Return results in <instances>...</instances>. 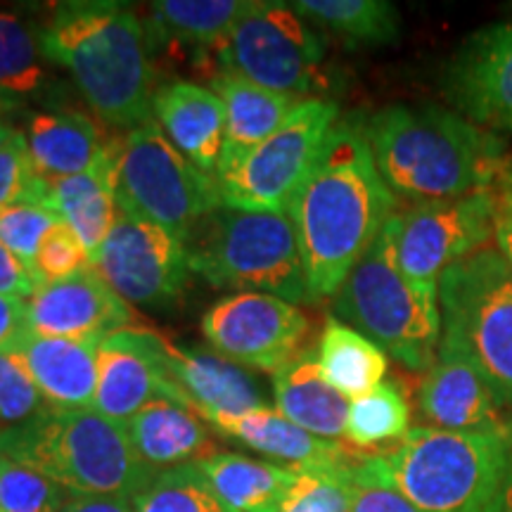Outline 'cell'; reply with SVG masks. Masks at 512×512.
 <instances>
[{
	"mask_svg": "<svg viewBox=\"0 0 512 512\" xmlns=\"http://www.w3.org/2000/svg\"><path fill=\"white\" fill-rule=\"evenodd\" d=\"M91 266V256L74 235V230L67 223H57L50 233L43 238L36 254V275L41 280V287L57 280L69 278V275L83 271Z\"/></svg>",
	"mask_w": 512,
	"mask_h": 512,
	"instance_id": "obj_41",
	"label": "cell"
},
{
	"mask_svg": "<svg viewBox=\"0 0 512 512\" xmlns=\"http://www.w3.org/2000/svg\"><path fill=\"white\" fill-rule=\"evenodd\" d=\"M67 498L48 477L0 456V512H60Z\"/></svg>",
	"mask_w": 512,
	"mask_h": 512,
	"instance_id": "obj_36",
	"label": "cell"
},
{
	"mask_svg": "<svg viewBox=\"0 0 512 512\" xmlns=\"http://www.w3.org/2000/svg\"><path fill=\"white\" fill-rule=\"evenodd\" d=\"M38 31L12 12H0V95H24L43 83Z\"/></svg>",
	"mask_w": 512,
	"mask_h": 512,
	"instance_id": "obj_33",
	"label": "cell"
},
{
	"mask_svg": "<svg viewBox=\"0 0 512 512\" xmlns=\"http://www.w3.org/2000/svg\"><path fill=\"white\" fill-rule=\"evenodd\" d=\"M91 266L131 306L176 302L192 273L181 240L124 209L91 256Z\"/></svg>",
	"mask_w": 512,
	"mask_h": 512,
	"instance_id": "obj_14",
	"label": "cell"
},
{
	"mask_svg": "<svg viewBox=\"0 0 512 512\" xmlns=\"http://www.w3.org/2000/svg\"><path fill=\"white\" fill-rule=\"evenodd\" d=\"M57 223H60V216L50 207H46V204H8V207H0V242L36 275L38 247H41L43 238H46Z\"/></svg>",
	"mask_w": 512,
	"mask_h": 512,
	"instance_id": "obj_37",
	"label": "cell"
},
{
	"mask_svg": "<svg viewBox=\"0 0 512 512\" xmlns=\"http://www.w3.org/2000/svg\"><path fill=\"white\" fill-rule=\"evenodd\" d=\"M382 463L422 512H486L512 470V427L451 432L413 427Z\"/></svg>",
	"mask_w": 512,
	"mask_h": 512,
	"instance_id": "obj_5",
	"label": "cell"
},
{
	"mask_svg": "<svg viewBox=\"0 0 512 512\" xmlns=\"http://www.w3.org/2000/svg\"><path fill=\"white\" fill-rule=\"evenodd\" d=\"M121 143L112 140L81 174L48 183V207L74 230L88 256L98 252L117 221Z\"/></svg>",
	"mask_w": 512,
	"mask_h": 512,
	"instance_id": "obj_21",
	"label": "cell"
},
{
	"mask_svg": "<svg viewBox=\"0 0 512 512\" xmlns=\"http://www.w3.org/2000/svg\"><path fill=\"white\" fill-rule=\"evenodd\" d=\"M162 366L181 401L209 425L271 408L254 375L219 351L176 344L162 335Z\"/></svg>",
	"mask_w": 512,
	"mask_h": 512,
	"instance_id": "obj_18",
	"label": "cell"
},
{
	"mask_svg": "<svg viewBox=\"0 0 512 512\" xmlns=\"http://www.w3.org/2000/svg\"><path fill=\"white\" fill-rule=\"evenodd\" d=\"M335 318L406 368L427 373L437 361L444 332L439 292L422 290L401 273L389 221L335 294Z\"/></svg>",
	"mask_w": 512,
	"mask_h": 512,
	"instance_id": "obj_7",
	"label": "cell"
},
{
	"mask_svg": "<svg viewBox=\"0 0 512 512\" xmlns=\"http://www.w3.org/2000/svg\"><path fill=\"white\" fill-rule=\"evenodd\" d=\"M337 121L335 100H299L273 136L219 178L223 207L287 214Z\"/></svg>",
	"mask_w": 512,
	"mask_h": 512,
	"instance_id": "obj_11",
	"label": "cell"
},
{
	"mask_svg": "<svg viewBox=\"0 0 512 512\" xmlns=\"http://www.w3.org/2000/svg\"><path fill=\"white\" fill-rule=\"evenodd\" d=\"M0 456L74 496L136 498L159 475L136 456L126 427L93 408H46L0 432Z\"/></svg>",
	"mask_w": 512,
	"mask_h": 512,
	"instance_id": "obj_4",
	"label": "cell"
},
{
	"mask_svg": "<svg viewBox=\"0 0 512 512\" xmlns=\"http://www.w3.org/2000/svg\"><path fill=\"white\" fill-rule=\"evenodd\" d=\"M418 406L437 430L498 432L512 427L505 420L508 406L496 389L448 344H439L437 361L422 377Z\"/></svg>",
	"mask_w": 512,
	"mask_h": 512,
	"instance_id": "obj_19",
	"label": "cell"
},
{
	"mask_svg": "<svg viewBox=\"0 0 512 512\" xmlns=\"http://www.w3.org/2000/svg\"><path fill=\"white\" fill-rule=\"evenodd\" d=\"M192 465L228 512H280L297 479V470L240 453H214Z\"/></svg>",
	"mask_w": 512,
	"mask_h": 512,
	"instance_id": "obj_28",
	"label": "cell"
},
{
	"mask_svg": "<svg viewBox=\"0 0 512 512\" xmlns=\"http://www.w3.org/2000/svg\"><path fill=\"white\" fill-rule=\"evenodd\" d=\"M494 200H496V211H503V214L512 216V155L503 159L501 171H498L494 188Z\"/></svg>",
	"mask_w": 512,
	"mask_h": 512,
	"instance_id": "obj_45",
	"label": "cell"
},
{
	"mask_svg": "<svg viewBox=\"0 0 512 512\" xmlns=\"http://www.w3.org/2000/svg\"><path fill=\"white\" fill-rule=\"evenodd\" d=\"M486 512H512V470L508 479H505L501 491H498L494 503L489 505V510Z\"/></svg>",
	"mask_w": 512,
	"mask_h": 512,
	"instance_id": "obj_47",
	"label": "cell"
},
{
	"mask_svg": "<svg viewBox=\"0 0 512 512\" xmlns=\"http://www.w3.org/2000/svg\"><path fill=\"white\" fill-rule=\"evenodd\" d=\"M351 512H422L392 484L380 456L351 467Z\"/></svg>",
	"mask_w": 512,
	"mask_h": 512,
	"instance_id": "obj_40",
	"label": "cell"
},
{
	"mask_svg": "<svg viewBox=\"0 0 512 512\" xmlns=\"http://www.w3.org/2000/svg\"><path fill=\"white\" fill-rule=\"evenodd\" d=\"M38 290H41V283L36 280V275L0 242V294L31 299Z\"/></svg>",
	"mask_w": 512,
	"mask_h": 512,
	"instance_id": "obj_42",
	"label": "cell"
},
{
	"mask_svg": "<svg viewBox=\"0 0 512 512\" xmlns=\"http://www.w3.org/2000/svg\"><path fill=\"white\" fill-rule=\"evenodd\" d=\"M287 214L311 299L335 297L396 214V197L377 171L363 119L337 121Z\"/></svg>",
	"mask_w": 512,
	"mask_h": 512,
	"instance_id": "obj_1",
	"label": "cell"
},
{
	"mask_svg": "<svg viewBox=\"0 0 512 512\" xmlns=\"http://www.w3.org/2000/svg\"><path fill=\"white\" fill-rule=\"evenodd\" d=\"M24 136L36 174L46 183L86 171L110 143L95 119L81 110L34 114Z\"/></svg>",
	"mask_w": 512,
	"mask_h": 512,
	"instance_id": "obj_26",
	"label": "cell"
},
{
	"mask_svg": "<svg viewBox=\"0 0 512 512\" xmlns=\"http://www.w3.org/2000/svg\"><path fill=\"white\" fill-rule=\"evenodd\" d=\"M15 202H34L48 207V183L36 174L29 157L27 136L22 131L0 150V207Z\"/></svg>",
	"mask_w": 512,
	"mask_h": 512,
	"instance_id": "obj_39",
	"label": "cell"
},
{
	"mask_svg": "<svg viewBox=\"0 0 512 512\" xmlns=\"http://www.w3.org/2000/svg\"><path fill=\"white\" fill-rule=\"evenodd\" d=\"M252 0H159L147 17L152 43L216 50L228 41ZM150 43V46H152Z\"/></svg>",
	"mask_w": 512,
	"mask_h": 512,
	"instance_id": "obj_29",
	"label": "cell"
},
{
	"mask_svg": "<svg viewBox=\"0 0 512 512\" xmlns=\"http://www.w3.org/2000/svg\"><path fill=\"white\" fill-rule=\"evenodd\" d=\"M157 399L183 403L164 373L162 335L145 325H136L105 339L98 349V389L93 411L126 425L147 403Z\"/></svg>",
	"mask_w": 512,
	"mask_h": 512,
	"instance_id": "obj_17",
	"label": "cell"
},
{
	"mask_svg": "<svg viewBox=\"0 0 512 512\" xmlns=\"http://www.w3.org/2000/svg\"><path fill=\"white\" fill-rule=\"evenodd\" d=\"M441 91L453 112L489 133H512V22L470 34L448 60Z\"/></svg>",
	"mask_w": 512,
	"mask_h": 512,
	"instance_id": "obj_15",
	"label": "cell"
},
{
	"mask_svg": "<svg viewBox=\"0 0 512 512\" xmlns=\"http://www.w3.org/2000/svg\"><path fill=\"white\" fill-rule=\"evenodd\" d=\"M292 8L351 50L392 46L401 36V15L387 0H299Z\"/></svg>",
	"mask_w": 512,
	"mask_h": 512,
	"instance_id": "obj_30",
	"label": "cell"
},
{
	"mask_svg": "<svg viewBox=\"0 0 512 512\" xmlns=\"http://www.w3.org/2000/svg\"><path fill=\"white\" fill-rule=\"evenodd\" d=\"M136 512H228L195 465L164 470L133 498Z\"/></svg>",
	"mask_w": 512,
	"mask_h": 512,
	"instance_id": "obj_34",
	"label": "cell"
},
{
	"mask_svg": "<svg viewBox=\"0 0 512 512\" xmlns=\"http://www.w3.org/2000/svg\"><path fill=\"white\" fill-rule=\"evenodd\" d=\"M60 512H136L128 496H74L69 494Z\"/></svg>",
	"mask_w": 512,
	"mask_h": 512,
	"instance_id": "obj_44",
	"label": "cell"
},
{
	"mask_svg": "<svg viewBox=\"0 0 512 512\" xmlns=\"http://www.w3.org/2000/svg\"><path fill=\"white\" fill-rule=\"evenodd\" d=\"M124 427L136 456L155 472L192 465L219 453L202 415L171 399L147 403Z\"/></svg>",
	"mask_w": 512,
	"mask_h": 512,
	"instance_id": "obj_24",
	"label": "cell"
},
{
	"mask_svg": "<svg viewBox=\"0 0 512 512\" xmlns=\"http://www.w3.org/2000/svg\"><path fill=\"white\" fill-rule=\"evenodd\" d=\"M441 342L460 351L512 408V266L484 247L439 280Z\"/></svg>",
	"mask_w": 512,
	"mask_h": 512,
	"instance_id": "obj_8",
	"label": "cell"
},
{
	"mask_svg": "<svg viewBox=\"0 0 512 512\" xmlns=\"http://www.w3.org/2000/svg\"><path fill=\"white\" fill-rule=\"evenodd\" d=\"M211 427L297 472L344 470V467L358 463V458L351 456L337 441L320 439L316 434L302 430L292 420H287L278 408H261V411L240 415V418L219 420Z\"/></svg>",
	"mask_w": 512,
	"mask_h": 512,
	"instance_id": "obj_22",
	"label": "cell"
},
{
	"mask_svg": "<svg viewBox=\"0 0 512 512\" xmlns=\"http://www.w3.org/2000/svg\"><path fill=\"white\" fill-rule=\"evenodd\" d=\"M309 318L297 304L261 292H235L202 316V335L242 368L275 373L304 354Z\"/></svg>",
	"mask_w": 512,
	"mask_h": 512,
	"instance_id": "obj_13",
	"label": "cell"
},
{
	"mask_svg": "<svg viewBox=\"0 0 512 512\" xmlns=\"http://www.w3.org/2000/svg\"><path fill=\"white\" fill-rule=\"evenodd\" d=\"M183 247L190 271L209 285L273 294L292 304L313 302L297 230L285 211L221 207L192 228Z\"/></svg>",
	"mask_w": 512,
	"mask_h": 512,
	"instance_id": "obj_6",
	"label": "cell"
},
{
	"mask_svg": "<svg viewBox=\"0 0 512 512\" xmlns=\"http://www.w3.org/2000/svg\"><path fill=\"white\" fill-rule=\"evenodd\" d=\"M411 430V406L396 382L377 384L373 392L349 403L347 437L358 448H375L401 441Z\"/></svg>",
	"mask_w": 512,
	"mask_h": 512,
	"instance_id": "obj_32",
	"label": "cell"
},
{
	"mask_svg": "<svg viewBox=\"0 0 512 512\" xmlns=\"http://www.w3.org/2000/svg\"><path fill=\"white\" fill-rule=\"evenodd\" d=\"M211 91L219 95L226 107V143L219 164V174H228L254 147L278 131L302 98L275 93L259 83L233 72H216L211 76Z\"/></svg>",
	"mask_w": 512,
	"mask_h": 512,
	"instance_id": "obj_23",
	"label": "cell"
},
{
	"mask_svg": "<svg viewBox=\"0 0 512 512\" xmlns=\"http://www.w3.org/2000/svg\"><path fill=\"white\" fill-rule=\"evenodd\" d=\"M328 38L292 3L252 0L245 17L219 48L221 72H233L268 91L302 98L325 93Z\"/></svg>",
	"mask_w": 512,
	"mask_h": 512,
	"instance_id": "obj_10",
	"label": "cell"
},
{
	"mask_svg": "<svg viewBox=\"0 0 512 512\" xmlns=\"http://www.w3.org/2000/svg\"><path fill=\"white\" fill-rule=\"evenodd\" d=\"M273 396L287 420L320 439L335 441L347 432L351 401L325 380L316 356L302 354L275 370Z\"/></svg>",
	"mask_w": 512,
	"mask_h": 512,
	"instance_id": "obj_27",
	"label": "cell"
},
{
	"mask_svg": "<svg viewBox=\"0 0 512 512\" xmlns=\"http://www.w3.org/2000/svg\"><path fill=\"white\" fill-rule=\"evenodd\" d=\"M100 344L76 339L41 337L27 332L17 351L24 356L43 399L50 408H91L98 389Z\"/></svg>",
	"mask_w": 512,
	"mask_h": 512,
	"instance_id": "obj_25",
	"label": "cell"
},
{
	"mask_svg": "<svg viewBox=\"0 0 512 512\" xmlns=\"http://www.w3.org/2000/svg\"><path fill=\"white\" fill-rule=\"evenodd\" d=\"M351 467L297 472L280 512H351Z\"/></svg>",
	"mask_w": 512,
	"mask_h": 512,
	"instance_id": "obj_38",
	"label": "cell"
},
{
	"mask_svg": "<svg viewBox=\"0 0 512 512\" xmlns=\"http://www.w3.org/2000/svg\"><path fill=\"white\" fill-rule=\"evenodd\" d=\"M494 240L498 245V252L505 256V261L512 266V216L496 211V228H494Z\"/></svg>",
	"mask_w": 512,
	"mask_h": 512,
	"instance_id": "obj_46",
	"label": "cell"
},
{
	"mask_svg": "<svg viewBox=\"0 0 512 512\" xmlns=\"http://www.w3.org/2000/svg\"><path fill=\"white\" fill-rule=\"evenodd\" d=\"M5 107H3V102H0V150H3L5 145L10 143L12 138H15V133H17V128H12L10 124H8V119H5Z\"/></svg>",
	"mask_w": 512,
	"mask_h": 512,
	"instance_id": "obj_48",
	"label": "cell"
},
{
	"mask_svg": "<svg viewBox=\"0 0 512 512\" xmlns=\"http://www.w3.org/2000/svg\"><path fill=\"white\" fill-rule=\"evenodd\" d=\"M27 332V302L0 294V351L17 349Z\"/></svg>",
	"mask_w": 512,
	"mask_h": 512,
	"instance_id": "obj_43",
	"label": "cell"
},
{
	"mask_svg": "<svg viewBox=\"0 0 512 512\" xmlns=\"http://www.w3.org/2000/svg\"><path fill=\"white\" fill-rule=\"evenodd\" d=\"M29 332L41 337L102 344L140 320L93 266L48 283L27 302Z\"/></svg>",
	"mask_w": 512,
	"mask_h": 512,
	"instance_id": "obj_16",
	"label": "cell"
},
{
	"mask_svg": "<svg viewBox=\"0 0 512 512\" xmlns=\"http://www.w3.org/2000/svg\"><path fill=\"white\" fill-rule=\"evenodd\" d=\"M318 366L325 380L349 401L373 392L387 375V354L337 318H328L318 339Z\"/></svg>",
	"mask_w": 512,
	"mask_h": 512,
	"instance_id": "obj_31",
	"label": "cell"
},
{
	"mask_svg": "<svg viewBox=\"0 0 512 512\" xmlns=\"http://www.w3.org/2000/svg\"><path fill=\"white\" fill-rule=\"evenodd\" d=\"M50 408L17 349L0 351V432L12 430Z\"/></svg>",
	"mask_w": 512,
	"mask_h": 512,
	"instance_id": "obj_35",
	"label": "cell"
},
{
	"mask_svg": "<svg viewBox=\"0 0 512 512\" xmlns=\"http://www.w3.org/2000/svg\"><path fill=\"white\" fill-rule=\"evenodd\" d=\"M117 204L185 242L204 216L223 207V197L219 181L190 164L162 128L147 121L121 140Z\"/></svg>",
	"mask_w": 512,
	"mask_h": 512,
	"instance_id": "obj_9",
	"label": "cell"
},
{
	"mask_svg": "<svg viewBox=\"0 0 512 512\" xmlns=\"http://www.w3.org/2000/svg\"><path fill=\"white\" fill-rule=\"evenodd\" d=\"M152 117L190 164L216 178L226 143V107L219 95L195 81H169L157 88Z\"/></svg>",
	"mask_w": 512,
	"mask_h": 512,
	"instance_id": "obj_20",
	"label": "cell"
},
{
	"mask_svg": "<svg viewBox=\"0 0 512 512\" xmlns=\"http://www.w3.org/2000/svg\"><path fill=\"white\" fill-rule=\"evenodd\" d=\"M382 181L415 204L494 188L505 143L439 105H387L363 119Z\"/></svg>",
	"mask_w": 512,
	"mask_h": 512,
	"instance_id": "obj_3",
	"label": "cell"
},
{
	"mask_svg": "<svg viewBox=\"0 0 512 512\" xmlns=\"http://www.w3.org/2000/svg\"><path fill=\"white\" fill-rule=\"evenodd\" d=\"M389 228L401 273L422 290L439 292V280L448 268L494 238V192L489 188L456 200L413 204L396 211Z\"/></svg>",
	"mask_w": 512,
	"mask_h": 512,
	"instance_id": "obj_12",
	"label": "cell"
},
{
	"mask_svg": "<svg viewBox=\"0 0 512 512\" xmlns=\"http://www.w3.org/2000/svg\"><path fill=\"white\" fill-rule=\"evenodd\" d=\"M38 43L46 60L67 69L102 124L133 131L152 121L157 76L150 38L128 5L112 0L55 5L38 31Z\"/></svg>",
	"mask_w": 512,
	"mask_h": 512,
	"instance_id": "obj_2",
	"label": "cell"
}]
</instances>
